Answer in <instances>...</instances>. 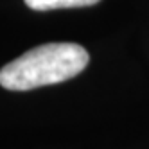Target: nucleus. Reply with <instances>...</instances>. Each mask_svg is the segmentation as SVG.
<instances>
[{
  "mask_svg": "<svg viewBox=\"0 0 149 149\" xmlns=\"http://www.w3.org/2000/svg\"><path fill=\"white\" fill-rule=\"evenodd\" d=\"M90 56L77 43H45L24 52L0 70L6 90L25 92L76 77L86 68Z\"/></svg>",
  "mask_w": 149,
  "mask_h": 149,
  "instance_id": "f257e3e1",
  "label": "nucleus"
},
{
  "mask_svg": "<svg viewBox=\"0 0 149 149\" xmlns=\"http://www.w3.org/2000/svg\"><path fill=\"white\" fill-rule=\"evenodd\" d=\"M27 7L34 11H52V9H68V7H88L101 0H24Z\"/></svg>",
  "mask_w": 149,
  "mask_h": 149,
  "instance_id": "f03ea898",
  "label": "nucleus"
}]
</instances>
